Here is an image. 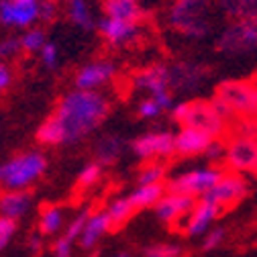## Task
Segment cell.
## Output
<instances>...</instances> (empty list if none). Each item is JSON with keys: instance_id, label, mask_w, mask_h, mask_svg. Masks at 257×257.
Wrapping results in <instances>:
<instances>
[{"instance_id": "obj_1", "label": "cell", "mask_w": 257, "mask_h": 257, "mask_svg": "<svg viewBox=\"0 0 257 257\" xmlns=\"http://www.w3.org/2000/svg\"><path fill=\"white\" fill-rule=\"evenodd\" d=\"M110 114V102L100 90H78L74 88L57 102L53 116L59 120L66 145L84 141L98 128Z\"/></svg>"}, {"instance_id": "obj_2", "label": "cell", "mask_w": 257, "mask_h": 257, "mask_svg": "<svg viewBox=\"0 0 257 257\" xmlns=\"http://www.w3.org/2000/svg\"><path fill=\"white\" fill-rule=\"evenodd\" d=\"M212 0H176L168 21L188 39H204L212 29Z\"/></svg>"}, {"instance_id": "obj_3", "label": "cell", "mask_w": 257, "mask_h": 257, "mask_svg": "<svg viewBox=\"0 0 257 257\" xmlns=\"http://www.w3.org/2000/svg\"><path fill=\"white\" fill-rule=\"evenodd\" d=\"M47 157L41 151L19 153L0 164V190H29L45 172Z\"/></svg>"}, {"instance_id": "obj_4", "label": "cell", "mask_w": 257, "mask_h": 257, "mask_svg": "<svg viewBox=\"0 0 257 257\" xmlns=\"http://www.w3.org/2000/svg\"><path fill=\"white\" fill-rule=\"evenodd\" d=\"M170 112H172V120L180 122L182 126L200 128L212 139H220L229 131V122L214 110L210 100H182L176 102Z\"/></svg>"}, {"instance_id": "obj_5", "label": "cell", "mask_w": 257, "mask_h": 257, "mask_svg": "<svg viewBox=\"0 0 257 257\" xmlns=\"http://www.w3.org/2000/svg\"><path fill=\"white\" fill-rule=\"evenodd\" d=\"M214 96L227 104L237 118H257L255 80H227L216 88Z\"/></svg>"}, {"instance_id": "obj_6", "label": "cell", "mask_w": 257, "mask_h": 257, "mask_svg": "<svg viewBox=\"0 0 257 257\" xmlns=\"http://www.w3.org/2000/svg\"><path fill=\"white\" fill-rule=\"evenodd\" d=\"M216 51L224 55L257 53V19H237L216 39Z\"/></svg>"}, {"instance_id": "obj_7", "label": "cell", "mask_w": 257, "mask_h": 257, "mask_svg": "<svg viewBox=\"0 0 257 257\" xmlns=\"http://www.w3.org/2000/svg\"><path fill=\"white\" fill-rule=\"evenodd\" d=\"M222 176H224V170H220L216 166L194 168V170H188L184 174L170 178L166 182V188H168V192H176V194L202 198Z\"/></svg>"}, {"instance_id": "obj_8", "label": "cell", "mask_w": 257, "mask_h": 257, "mask_svg": "<svg viewBox=\"0 0 257 257\" xmlns=\"http://www.w3.org/2000/svg\"><path fill=\"white\" fill-rule=\"evenodd\" d=\"M249 194V184L241 174L235 172H224V176L202 196L204 200L220 206V208H231Z\"/></svg>"}, {"instance_id": "obj_9", "label": "cell", "mask_w": 257, "mask_h": 257, "mask_svg": "<svg viewBox=\"0 0 257 257\" xmlns=\"http://www.w3.org/2000/svg\"><path fill=\"white\" fill-rule=\"evenodd\" d=\"M131 151L137 159L153 162V159H164L176 153V139L170 131H153L137 137L131 143Z\"/></svg>"}, {"instance_id": "obj_10", "label": "cell", "mask_w": 257, "mask_h": 257, "mask_svg": "<svg viewBox=\"0 0 257 257\" xmlns=\"http://www.w3.org/2000/svg\"><path fill=\"white\" fill-rule=\"evenodd\" d=\"M224 164H227V172H235L241 176L257 174V141L233 137L227 143Z\"/></svg>"}, {"instance_id": "obj_11", "label": "cell", "mask_w": 257, "mask_h": 257, "mask_svg": "<svg viewBox=\"0 0 257 257\" xmlns=\"http://www.w3.org/2000/svg\"><path fill=\"white\" fill-rule=\"evenodd\" d=\"M96 29H98L102 39L112 47L133 45L143 35L139 21H122V19H110V17H102L96 23Z\"/></svg>"}, {"instance_id": "obj_12", "label": "cell", "mask_w": 257, "mask_h": 257, "mask_svg": "<svg viewBox=\"0 0 257 257\" xmlns=\"http://www.w3.org/2000/svg\"><path fill=\"white\" fill-rule=\"evenodd\" d=\"M41 0H0V25L27 29L39 21Z\"/></svg>"}, {"instance_id": "obj_13", "label": "cell", "mask_w": 257, "mask_h": 257, "mask_svg": "<svg viewBox=\"0 0 257 257\" xmlns=\"http://www.w3.org/2000/svg\"><path fill=\"white\" fill-rule=\"evenodd\" d=\"M118 68L110 59H94L82 66L74 78V84L78 90H100L108 82L114 80Z\"/></svg>"}, {"instance_id": "obj_14", "label": "cell", "mask_w": 257, "mask_h": 257, "mask_svg": "<svg viewBox=\"0 0 257 257\" xmlns=\"http://www.w3.org/2000/svg\"><path fill=\"white\" fill-rule=\"evenodd\" d=\"M196 198L186 196V194H176V192H166L159 198V202L153 206L157 220H162L164 224H182L184 218L190 214V210L194 208Z\"/></svg>"}, {"instance_id": "obj_15", "label": "cell", "mask_w": 257, "mask_h": 257, "mask_svg": "<svg viewBox=\"0 0 257 257\" xmlns=\"http://www.w3.org/2000/svg\"><path fill=\"white\" fill-rule=\"evenodd\" d=\"M220 212H222L220 206H216V204L200 198L194 204V208L190 210V214L184 218V222H182L184 233L188 237H204L214 227V222L220 216Z\"/></svg>"}, {"instance_id": "obj_16", "label": "cell", "mask_w": 257, "mask_h": 257, "mask_svg": "<svg viewBox=\"0 0 257 257\" xmlns=\"http://www.w3.org/2000/svg\"><path fill=\"white\" fill-rule=\"evenodd\" d=\"M208 76V70L200 63H192V61H180L176 66L170 68V84L172 92H182L190 94L198 90Z\"/></svg>"}, {"instance_id": "obj_17", "label": "cell", "mask_w": 257, "mask_h": 257, "mask_svg": "<svg viewBox=\"0 0 257 257\" xmlns=\"http://www.w3.org/2000/svg\"><path fill=\"white\" fill-rule=\"evenodd\" d=\"M131 82H133V88L135 90L149 92L151 96L172 90V84H170V68L164 66V63H153V66H149V68L139 70L133 76Z\"/></svg>"}, {"instance_id": "obj_18", "label": "cell", "mask_w": 257, "mask_h": 257, "mask_svg": "<svg viewBox=\"0 0 257 257\" xmlns=\"http://www.w3.org/2000/svg\"><path fill=\"white\" fill-rule=\"evenodd\" d=\"M174 139H176V155L180 157L204 155V151L212 143V137L208 133L200 131V128H194V126H182L174 135Z\"/></svg>"}, {"instance_id": "obj_19", "label": "cell", "mask_w": 257, "mask_h": 257, "mask_svg": "<svg viewBox=\"0 0 257 257\" xmlns=\"http://www.w3.org/2000/svg\"><path fill=\"white\" fill-rule=\"evenodd\" d=\"M112 231V222H110V216L106 210H96V212H90L84 229H82V235L78 239V245L80 249L84 251H92L96 245L100 243V239Z\"/></svg>"}, {"instance_id": "obj_20", "label": "cell", "mask_w": 257, "mask_h": 257, "mask_svg": "<svg viewBox=\"0 0 257 257\" xmlns=\"http://www.w3.org/2000/svg\"><path fill=\"white\" fill-rule=\"evenodd\" d=\"M33 206V196L29 190H3L0 194V216L21 220Z\"/></svg>"}, {"instance_id": "obj_21", "label": "cell", "mask_w": 257, "mask_h": 257, "mask_svg": "<svg viewBox=\"0 0 257 257\" xmlns=\"http://www.w3.org/2000/svg\"><path fill=\"white\" fill-rule=\"evenodd\" d=\"M122 149H124V141L118 135H104L94 145V162H98L102 168L112 166L120 157Z\"/></svg>"}, {"instance_id": "obj_22", "label": "cell", "mask_w": 257, "mask_h": 257, "mask_svg": "<svg viewBox=\"0 0 257 257\" xmlns=\"http://www.w3.org/2000/svg\"><path fill=\"white\" fill-rule=\"evenodd\" d=\"M166 192H168L166 182L164 184H147V186H137L126 198L131 200L135 210H145V208H153Z\"/></svg>"}, {"instance_id": "obj_23", "label": "cell", "mask_w": 257, "mask_h": 257, "mask_svg": "<svg viewBox=\"0 0 257 257\" xmlns=\"http://www.w3.org/2000/svg\"><path fill=\"white\" fill-rule=\"evenodd\" d=\"M104 17L122 19V21H141L143 11L137 0H104L102 3Z\"/></svg>"}, {"instance_id": "obj_24", "label": "cell", "mask_w": 257, "mask_h": 257, "mask_svg": "<svg viewBox=\"0 0 257 257\" xmlns=\"http://www.w3.org/2000/svg\"><path fill=\"white\" fill-rule=\"evenodd\" d=\"M229 19H257V0H212Z\"/></svg>"}, {"instance_id": "obj_25", "label": "cell", "mask_w": 257, "mask_h": 257, "mask_svg": "<svg viewBox=\"0 0 257 257\" xmlns=\"http://www.w3.org/2000/svg\"><path fill=\"white\" fill-rule=\"evenodd\" d=\"M35 139L41 143V145H47V147H57V145H66V135H63V128L59 124V120L51 114L47 116L39 128L35 133Z\"/></svg>"}, {"instance_id": "obj_26", "label": "cell", "mask_w": 257, "mask_h": 257, "mask_svg": "<svg viewBox=\"0 0 257 257\" xmlns=\"http://www.w3.org/2000/svg\"><path fill=\"white\" fill-rule=\"evenodd\" d=\"M63 222H66L63 220V210L55 204H47L39 214V233L43 237L57 235L63 229Z\"/></svg>"}, {"instance_id": "obj_27", "label": "cell", "mask_w": 257, "mask_h": 257, "mask_svg": "<svg viewBox=\"0 0 257 257\" xmlns=\"http://www.w3.org/2000/svg\"><path fill=\"white\" fill-rule=\"evenodd\" d=\"M68 17L82 31H92L96 27V21L92 17V11H90L86 0H70L68 3Z\"/></svg>"}, {"instance_id": "obj_28", "label": "cell", "mask_w": 257, "mask_h": 257, "mask_svg": "<svg viewBox=\"0 0 257 257\" xmlns=\"http://www.w3.org/2000/svg\"><path fill=\"white\" fill-rule=\"evenodd\" d=\"M106 212H108V216H110L112 229H118V227H122V224H124L128 218H131L137 210L133 208L131 200L124 196V198H116V200H112V202L108 204Z\"/></svg>"}, {"instance_id": "obj_29", "label": "cell", "mask_w": 257, "mask_h": 257, "mask_svg": "<svg viewBox=\"0 0 257 257\" xmlns=\"http://www.w3.org/2000/svg\"><path fill=\"white\" fill-rule=\"evenodd\" d=\"M166 166L159 162H149L145 164L139 174H137V186H147V184H164L166 182Z\"/></svg>"}, {"instance_id": "obj_30", "label": "cell", "mask_w": 257, "mask_h": 257, "mask_svg": "<svg viewBox=\"0 0 257 257\" xmlns=\"http://www.w3.org/2000/svg\"><path fill=\"white\" fill-rule=\"evenodd\" d=\"M100 178H102V166L98 162H92L78 174V188H82V190L92 188L100 182Z\"/></svg>"}, {"instance_id": "obj_31", "label": "cell", "mask_w": 257, "mask_h": 257, "mask_svg": "<svg viewBox=\"0 0 257 257\" xmlns=\"http://www.w3.org/2000/svg\"><path fill=\"white\" fill-rule=\"evenodd\" d=\"M184 251L176 243H155L143 249L141 257H182Z\"/></svg>"}, {"instance_id": "obj_32", "label": "cell", "mask_w": 257, "mask_h": 257, "mask_svg": "<svg viewBox=\"0 0 257 257\" xmlns=\"http://www.w3.org/2000/svg\"><path fill=\"white\" fill-rule=\"evenodd\" d=\"M231 135L243 137V139H255L257 141V118H237L231 122Z\"/></svg>"}, {"instance_id": "obj_33", "label": "cell", "mask_w": 257, "mask_h": 257, "mask_svg": "<svg viewBox=\"0 0 257 257\" xmlns=\"http://www.w3.org/2000/svg\"><path fill=\"white\" fill-rule=\"evenodd\" d=\"M45 43H47L45 41V33L41 29H29L27 33L21 37V47H23V51H29V53L41 51Z\"/></svg>"}, {"instance_id": "obj_34", "label": "cell", "mask_w": 257, "mask_h": 257, "mask_svg": "<svg viewBox=\"0 0 257 257\" xmlns=\"http://www.w3.org/2000/svg\"><path fill=\"white\" fill-rule=\"evenodd\" d=\"M90 212H92L90 208L80 210V212H78V216H74V218L70 220L68 227L63 229V237H66L68 241H72V243H78V239H80V235H82V229H84V224H86V220H88Z\"/></svg>"}, {"instance_id": "obj_35", "label": "cell", "mask_w": 257, "mask_h": 257, "mask_svg": "<svg viewBox=\"0 0 257 257\" xmlns=\"http://www.w3.org/2000/svg\"><path fill=\"white\" fill-rule=\"evenodd\" d=\"M17 229H19V220L9 218V216H0V253L11 245V241L17 235Z\"/></svg>"}, {"instance_id": "obj_36", "label": "cell", "mask_w": 257, "mask_h": 257, "mask_svg": "<svg viewBox=\"0 0 257 257\" xmlns=\"http://www.w3.org/2000/svg\"><path fill=\"white\" fill-rule=\"evenodd\" d=\"M224 241H227V231H224L222 227H212L204 237H202V251L204 253H210L214 249H218L220 245H224Z\"/></svg>"}, {"instance_id": "obj_37", "label": "cell", "mask_w": 257, "mask_h": 257, "mask_svg": "<svg viewBox=\"0 0 257 257\" xmlns=\"http://www.w3.org/2000/svg\"><path fill=\"white\" fill-rule=\"evenodd\" d=\"M162 112H164V108L159 106L153 98H145V100H141V102H139V106H137V114H139L141 118H147V120L157 118Z\"/></svg>"}, {"instance_id": "obj_38", "label": "cell", "mask_w": 257, "mask_h": 257, "mask_svg": "<svg viewBox=\"0 0 257 257\" xmlns=\"http://www.w3.org/2000/svg\"><path fill=\"white\" fill-rule=\"evenodd\" d=\"M39 53H41L43 66H45L47 70H55V68H57V59H59V55H57V47H55L53 43H45L43 49H41Z\"/></svg>"}, {"instance_id": "obj_39", "label": "cell", "mask_w": 257, "mask_h": 257, "mask_svg": "<svg viewBox=\"0 0 257 257\" xmlns=\"http://www.w3.org/2000/svg\"><path fill=\"white\" fill-rule=\"evenodd\" d=\"M224 153H227V145H224L220 139H212V143H210L208 149L204 151V155L210 159L212 164H218L220 159H224Z\"/></svg>"}, {"instance_id": "obj_40", "label": "cell", "mask_w": 257, "mask_h": 257, "mask_svg": "<svg viewBox=\"0 0 257 257\" xmlns=\"http://www.w3.org/2000/svg\"><path fill=\"white\" fill-rule=\"evenodd\" d=\"M19 49H23V47H21V39H17V37H7V39H3V41H0V59H7V57L17 55Z\"/></svg>"}, {"instance_id": "obj_41", "label": "cell", "mask_w": 257, "mask_h": 257, "mask_svg": "<svg viewBox=\"0 0 257 257\" xmlns=\"http://www.w3.org/2000/svg\"><path fill=\"white\" fill-rule=\"evenodd\" d=\"M53 257H74V243L63 235L57 237V241L53 243Z\"/></svg>"}, {"instance_id": "obj_42", "label": "cell", "mask_w": 257, "mask_h": 257, "mask_svg": "<svg viewBox=\"0 0 257 257\" xmlns=\"http://www.w3.org/2000/svg\"><path fill=\"white\" fill-rule=\"evenodd\" d=\"M55 15H57V7H55V3L53 0H41V11H39V19L41 21H53L55 19Z\"/></svg>"}, {"instance_id": "obj_43", "label": "cell", "mask_w": 257, "mask_h": 257, "mask_svg": "<svg viewBox=\"0 0 257 257\" xmlns=\"http://www.w3.org/2000/svg\"><path fill=\"white\" fill-rule=\"evenodd\" d=\"M11 82H13V72H11V68L7 66V63L0 61V92L7 90V88L11 86Z\"/></svg>"}, {"instance_id": "obj_44", "label": "cell", "mask_w": 257, "mask_h": 257, "mask_svg": "<svg viewBox=\"0 0 257 257\" xmlns=\"http://www.w3.org/2000/svg\"><path fill=\"white\" fill-rule=\"evenodd\" d=\"M41 245H43V235L41 233H35V235L29 237V249L33 251V253H37L41 249Z\"/></svg>"}, {"instance_id": "obj_45", "label": "cell", "mask_w": 257, "mask_h": 257, "mask_svg": "<svg viewBox=\"0 0 257 257\" xmlns=\"http://www.w3.org/2000/svg\"><path fill=\"white\" fill-rule=\"evenodd\" d=\"M110 257H133V253H128V251H116Z\"/></svg>"}, {"instance_id": "obj_46", "label": "cell", "mask_w": 257, "mask_h": 257, "mask_svg": "<svg viewBox=\"0 0 257 257\" xmlns=\"http://www.w3.org/2000/svg\"><path fill=\"white\" fill-rule=\"evenodd\" d=\"M255 84H257V80H255Z\"/></svg>"}]
</instances>
